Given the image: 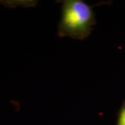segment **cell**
<instances>
[{"label": "cell", "instance_id": "6da1fadb", "mask_svg": "<svg viewBox=\"0 0 125 125\" xmlns=\"http://www.w3.org/2000/svg\"><path fill=\"white\" fill-rule=\"evenodd\" d=\"M94 23L92 9L79 0L65 1L60 31L62 36L83 38L90 33Z\"/></svg>", "mask_w": 125, "mask_h": 125}, {"label": "cell", "instance_id": "7a4b0ae2", "mask_svg": "<svg viewBox=\"0 0 125 125\" xmlns=\"http://www.w3.org/2000/svg\"><path fill=\"white\" fill-rule=\"evenodd\" d=\"M118 125H125V107L122 108L120 113Z\"/></svg>", "mask_w": 125, "mask_h": 125}]
</instances>
